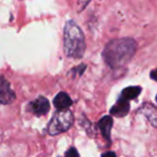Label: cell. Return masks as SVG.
Returning <instances> with one entry per match:
<instances>
[{
	"label": "cell",
	"mask_w": 157,
	"mask_h": 157,
	"mask_svg": "<svg viewBox=\"0 0 157 157\" xmlns=\"http://www.w3.org/2000/svg\"><path fill=\"white\" fill-rule=\"evenodd\" d=\"M136 41L132 38L114 39L106 44L103 52L105 63L112 69H119L127 65L135 55Z\"/></svg>",
	"instance_id": "6da1fadb"
},
{
	"label": "cell",
	"mask_w": 157,
	"mask_h": 157,
	"mask_svg": "<svg viewBox=\"0 0 157 157\" xmlns=\"http://www.w3.org/2000/svg\"><path fill=\"white\" fill-rule=\"evenodd\" d=\"M65 157H80L77 152V150L75 147H70V149L66 151L65 153Z\"/></svg>",
	"instance_id": "8fae6325"
},
{
	"label": "cell",
	"mask_w": 157,
	"mask_h": 157,
	"mask_svg": "<svg viewBox=\"0 0 157 157\" xmlns=\"http://www.w3.org/2000/svg\"><path fill=\"white\" fill-rule=\"evenodd\" d=\"M112 126H113V119H112L111 116H109V115L104 116V118H101L98 121L99 130H101L104 138L108 141V143H110V141H111L110 137H111Z\"/></svg>",
	"instance_id": "52a82bcc"
},
{
	"label": "cell",
	"mask_w": 157,
	"mask_h": 157,
	"mask_svg": "<svg viewBox=\"0 0 157 157\" xmlns=\"http://www.w3.org/2000/svg\"><path fill=\"white\" fill-rule=\"evenodd\" d=\"M50 109L49 101L45 97H39L31 103V110L36 116H41L46 114Z\"/></svg>",
	"instance_id": "8992f818"
},
{
	"label": "cell",
	"mask_w": 157,
	"mask_h": 157,
	"mask_svg": "<svg viewBox=\"0 0 157 157\" xmlns=\"http://www.w3.org/2000/svg\"><path fill=\"white\" fill-rule=\"evenodd\" d=\"M150 78L152 80H154L155 82H157V68L155 70H153V71H151V73H150Z\"/></svg>",
	"instance_id": "4fadbf2b"
},
{
	"label": "cell",
	"mask_w": 157,
	"mask_h": 157,
	"mask_svg": "<svg viewBox=\"0 0 157 157\" xmlns=\"http://www.w3.org/2000/svg\"><path fill=\"white\" fill-rule=\"evenodd\" d=\"M85 51L86 42L82 30L74 21L66 22L64 27V52L66 56L81 58Z\"/></svg>",
	"instance_id": "7a4b0ae2"
},
{
	"label": "cell",
	"mask_w": 157,
	"mask_h": 157,
	"mask_svg": "<svg viewBox=\"0 0 157 157\" xmlns=\"http://www.w3.org/2000/svg\"><path fill=\"white\" fill-rule=\"evenodd\" d=\"M139 111L147 116V119L151 122L154 127H157V110L153 105L145 102Z\"/></svg>",
	"instance_id": "9c48e42d"
},
{
	"label": "cell",
	"mask_w": 157,
	"mask_h": 157,
	"mask_svg": "<svg viewBox=\"0 0 157 157\" xmlns=\"http://www.w3.org/2000/svg\"><path fill=\"white\" fill-rule=\"evenodd\" d=\"M130 109L129 101L125 100L124 98L120 97V98L117 100V102L110 109V114L117 118H124L125 115H127L128 112Z\"/></svg>",
	"instance_id": "5b68a950"
},
{
	"label": "cell",
	"mask_w": 157,
	"mask_h": 157,
	"mask_svg": "<svg viewBox=\"0 0 157 157\" xmlns=\"http://www.w3.org/2000/svg\"><path fill=\"white\" fill-rule=\"evenodd\" d=\"M72 99H71V97L66 93H59L54 99V105L58 109V111H60V110H67L72 105Z\"/></svg>",
	"instance_id": "ba28073f"
},
{
	"label": "cell",
	"mask_w": 157,
	"mask_h": 157,
	"mask_svg": "<svg viewBox=\"0 0 157 157\" xmlns=\"http://www.w3.org/2000/svg\"><path fill=\"white\" fill-rule=\"evenodd\" d=\"M15 100V93L11 89V86L6 79H0V103L9 105Z\"/></svg>",
	"instance_id": "277c9868"
},
{
	"label": "cell",
	"mask_w": 157,
	"mask_h": 157,
	"mask_svg": "<svg viewBox=\"0 0 157 157\" xmlns=\"http://www.w3.org/2000/svg\"><path fill=\"white\" fill-rule=\"evenodd\" d=\"M156 102H157V95H156Z\"/></svg>",
	"instance_id": "5bb4252c"
},
{
	"label": "cell",
	"mask_w": 157,
	"mask_h": 157,
	"mask_svg": "<svg viewBox=\"0 0 157 157\" xmlns=\"http://www.w3.org/2000/svg\"><path fill=\"white\" fill-rule=\"evenodd\" d=\"M101 157H117V154L112 151H108V152H105V153L101 154Z\"/></svg>",
	"instance_id": "7c38bea8"
},
{
	"label": "cell",
	"mask_w": 157,
	"mask_h": 157,
	"mask_svg": "<svg viewBox=\"0 0 157 157\" xmlns=\"http://www.w3.org/2000/svg\"><path fill=\"white\" fill-rule=\"evenodd\" d=\"M141 90H142V88L140 86H128V87H126L122 90L120 97L124 98L127 101L132 100V99H136L140 95Z\"/></svg>",
	"instance_id": "30bf717a"
},
{
	"label": "cell",
	"mask_w": 157,
	"mask_h": 157,
	"mask_svg": "<svg viewBox=\"0 0 157 157\" xmlns=\"http://www.w3.org/2000/svg\"><path fill=\"white\" fill-rule=\"evenodd\" d=\"M74 123V115L70 110H60L56 112L48 124V134L50 136H57L65 132L72 127Z\"/></svg>",
	"instance_id": "3957f363"
}]
</instances>
